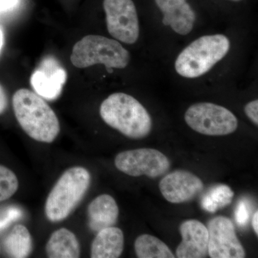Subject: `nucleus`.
<instances>
[{
  "label": "nucleus",
  "instance_id": "c85d7f7f",
  "mask_svg": "<svg viewBox=\"0 0 258 258\" xmlns=\"http://www.w3.org/2000/svg\"><path fill=\"white\" fill-rule=\"evenodd\" d=\"M0 251H1V247H0Z\"/></svg>",
  "mask_w": 258,
  "mask_h": 258
},
{
  "label": "nucleus",
  "instance_id": "4468645a",
  "mask_svg": "<svg viewBox=\"0 0 258 258\" xmlns=\"http://www.w3.org/2000/svg\"><path fill=\"white\" fill-rule=\"evenodd\" d=\"M118 207L111 195H101L93 200L88 208V226L93 232L113 227L118 220Z\"/></svg>",
  "mask_w": 258,
  "mask_h": 258
},
{
  "label": "nucleus",
  "instance_id": "a878e982",
  "mask_svg": "<svg viewBox=\"0 0 258 258\" xmlns=\"http://www.w3.org/2000/svg\"><path fill=\"white\" fill-rule=\"evenodd\" d=\"M252 227L256 235H258V212L256 211L253 217H252Z\"/></svg>",
  "mask_w": 258,
  "mask_h": 258
},
{
  "label": "nucleus",
  "instance_id": "9d476101",
  "mask_svg": "<svg viewBox=\"0 0 258 258\" xmlns=\"http://www.w3.org/2000/svg\"><path fill=\"white\" fill-rule=\"evenodd\" d=\"M66 80L67 73L58 61L47 57L32 74L30 83L37 95L52 101L60 96Z\"/></svg>",
  "mask_w": 258,
  "mask_h": 258
},
{
  "label": "nucleus",
  "instance_id": "f257e3e1",
  "mask_svg": "<svg viewBox=\"0 0 258 258\" xmlns=\"http://www.w3.org/2000/svg\"><path fill=\"white\" fill-rule=\"evenodd\" d=\"M14 113L19 124L29 137L44 143H52L60 133L55 111L41 96L22 88L13 98Z\"/></svg>",
  "mask_w": 258,
  "mask_h": 258
},
{
  "label": "nucleus",
  "instance_id": "4be33fe9",
  "mask_svg": "<svg viewBox=\"0 0 258 258\" xmlns=\"http://www.w3.org/2000/svg\"><path fill=\"white\" fill-rule=\"evenodd\" d=\"M249 217L250 215L247 203L244 200H241L235 210V220L237 223L240 227H244L248 222Z\"/></svg>",
  "mask_w": 258,
  "mask_h": 258
},
{
  "label": "nucleus",
  "instance_id": "f03ea898",
  "mask_svg": "<svg viewBox=\"0 0 258 258\" xmlns=\"http://www.w3.org/2000/svg\"><path fill=\"white\" fill-rule=\"evenodd\" d=\"M100 115L107 125L130 139H144L152 132L149 112L138 100L126 93L110 95L102 102Z\"/></svg>",
  "mask_w": 258,
  "mask_h": 258
},
{
  "label": "nucleus",
  "instance_id": "20e7f679",
  "mask_svg": "<svg viewBox=\"0 0 258 258\" xmlns=\"http://www.w3.org/2000/svg\"><path fill=\"white\" fill-rule=\"evenodd\" d=\"M91 179L89 171L82 166L64 171L47 197L45 206L47 218L52 222L67 218L84 198Z\"/></svg>",
  "mask_w": 258,
  "mask_h": 258
},
{
  "label": "nucleus",
  "instance_id": "f8f14e48",
  "mask_svg": "<svg viewBox=\"0 0 258 258\" xmlns=\"http://www.w3.org/2000/svg\"><path fill=\"white\" fill-rule=\"evenodd\" d=\"M182 240L176 250L179 258H203L208 254V230L201 222L189 220L179 227Z\"/></svg>",
  "mask_w": 258,
  "mask_h": 258
},
{
  "label": "nucleus",
  "instance_id": "0eeeda50",
  "mask_svg": "<svg viewBox=\"0 0 258 258\" xmlns=\"http://www.w3.org/2000/svg\"><path fill=\"white\" fill-rule=\"evenodd\" d=\"M108 31L118 41L133 45L140 34L137 8L132 0H104Z\"/></svg>",
  "mask_w": 258,
  "mask_h": 258
},
{
  "label": "nucleus",
  "instance_id": "5701e85b",
  "mask_svg": "<svg viewBox=\"0 0 258 258\" xmlns=\"http://www.w3.org/2000/svg\"><path fill=\"white\" fill-rule=\"evenodd\" d=\"M244 113L254 125H258V101L254 100L244 106Z\"/></svg>",
  "mask_w": 258,
  "mask_h": 258
},
{
  "label": "nucleus",
  "instance_id": "7ed1b4c3",
  "mask_svg": "<svg viewBox=\"0 0 258 258\" xmlns=\"http://www.w3.org/2000/svg\"><path fill=\"white\" fill-rule=\"evenodd\" d=\"M230 40L222 34L204 35L181 51L174 62L180 76L193 79L208 73L228 53Z\"/></svg>",
  "mask_w": 258,
  "mask_h": 258
},
{
  "label": "nucleus",
  "instance_id": "aec40b11",
  "mask_svg": "<svg viewBox=\"0 0 258 258\" xmlns=\"http://www.w3.org/2000/svg\"><path fill=\"white\" fill-rule=\"evenodd\" d=\"M18 187V179L15 173L9 168L0 165V203L12 198Z\"/></svg>",
  "mask_w": 258,
  "mask_h": 258
},
{
  "label": "nucleus",
  "instance_id": "412c9836",
  "mask_svg": "<svg viewBox=\"0 0 258 258\" xmlns=\"http://www.w3.org/2000/svg\"><path fill=\"white\" fill-rule=\"evenodd\" d=\"M21 210L15 207H8L0 211V231L6 228L10 223L22 217Z\"/></svg>",
  "mask_w": 258,
  "mask_h": 258
},
{
  "label": "nucleus",
  "instance_id": "393cba45",
  "mask_svg": "<svg viewBox=\"0 0 258 258\" xmlns=\"http://www.w3.org/2000/svg\"><path fill=\"white\" fill-rule=\"evenodd\" d=\"M8 105V96H7L4 88L0 85V115L4 113Z\"/></svg>",
  "mask_w": 258,
  "mask_h": 258
},
{
  "label": "nucleus",
  "instance_id": "2eb2a0df",
  "mask_svg": "<svg viewBox=\"0 0 258 258\" xmlns=\"http://www.w3.org/2000/svg\"><path fill=\"white\" fill-rule=\"evenodd\" d=\"M124 246V237L120 229L106 227L98 232L91 244L92 258H117L121 255Z\"/></svg>",
  "mask_w": 258,
  "mask_h": 258
},
{
  "label": "nucleus",
  "instance_id": "dca6fc26",
  "mask_svg": "<svg viewBox=\"0 0 258 258\" xmlns=\"http://www.w3.org/2000/svg\"><path fill=\"white\" fill-rule=\"evenodd\" d=\"M46 252L50 258H78L81 256V246L74 232L60 228L51 235Z\"/></svg>",
  "mask_w": 258,
  "mask_h": 258
},
{
  "label": "nucleus",
  "instance_id": "ddd939ff",
  "mask_svg": "<svg viewBox=\"0 0 258 258\" xmlns=\"http://www.w3.org/2000/svg\"><path fill=\"white\" fill-rule=\"evenodd\" d=\"M163 14L162 23L179 35H189L196 21V14L186 0H155Z\"/></svg>",
  "mask_w": 258,
  "mask_h": 258
},
{
  "label": "nucleus",
  "instance_id": "bb28decb",
  "mask_svg": "<svg viewBox=\"0 0 258 258\" xmlns=\"http://www.w3.org/2000/svg\"><path fill=\"white\" fill-rule=\"evenodd\" d=\"M3 41H4V35H3V30L0 28V52H1L2 47H3Z\"/></svg>",
  "mask_w": 258,
  "mask_h": 258
},
{
  "label": "nucleus",
  "instance_id": "6ab92c4d",
  "mask_svg": "<svg viewBox=\"0 0 258 258\" xmlns=\"http://www.w3.org/2000/svg\"><path fill=\"white\" fill-rule=\"evenodd\" d=\"M234 192L230 186L220 184L212 187L202 200V208L209 212L214 213L232 203Z\"/></svg>",
  "mask_w": 258,
  "mask_h": 258
},
{
  "label": "nucleus",
  "instance_id": "1a4fd4ad",
  "mask_svg": "<svg viewBox=\"0 0 258 258\" xmlns=\"http://www.w3.org/2000/svg\"><path fill=\"white\" fill-rule=\"evenodd\" d=\"M208 254L212 258H243L245 251L233 223L224 216L214 217L208 225Z\"/></svg>",
  "mask_w": 258,
  "mask_h": 258
},
{
  "label": "nucleus",
  "instance_id": "f3484780",
  "mask_svg": "<svg viewBox=\"0 0 258 258\" xmlns=\"http://www.w3.org/2000/svg\"><path fill=\"white\" fill-rule=\"evenodd\" d=\"M4 248L10 257H28L32 251V236L23 225L15 226L4 240Z\"/></svg>",
  "mask_w": 258,
  "mask_h": 258
},
{
  "label": "nucleus",
  "instance_id": "6e6552de",
  "mask_svg": "<svg viewBox=\"0 0 258 258\" xmlns=\"http://www.w3.org/2000/svg\"><path fill=\"white\" fill-rule=\"evenodd\" d=\"M115 166L128 176L157 178L169 171L170 161L159 151L144 148L119 153L115 157Z\"/></svg>",
  "mask_w": 258,
  "mask_h": 258
},
{
  "label": "nucleus",
  "instance_id": "39448f33",
  "mask_svg": "<svg viewBox=\"0 0 258 258\" xmlns=\"http://www.w3.org/2000/svg\"><path fill=\"white\" fill-rule=\"evenodd\" d=\"M130 59L128 51L118 40L96 35H87L76 42L71 56V62L79 69L103 64L108 69H123Z\"/></svg>",
  "mask_w": 258,
  "mask_h": 258
},
{
  "label": "nucleus",
  "instance_id": "cd10ccee",
  "mask_svg": "<svg viewBox=\"0 0 258 258\" xmlns=\"http://www.w3.org/2000/svg\"><path fill=\"white\" fill-rule=\"evenodd\" d=\"M231 1H234V2H240V1H242V0H231Z\"/></svg>",
  "mask_w": 258,
  "mask_h": 258
},
{
  "label": "nucleus",
  "instance_id": "a211bd4d",
  "mask_svg": "<svg viewBox=\"0 0 258 258\" xmlns=\"http://www.w3.org/2000/svg\"><path fill=\"white\" fill-rule=\"evenodd\" d=\"M136 254L139 258H174L171 249L164 242L154 236L142 235L134 243Z\"/></svg>",
  "mask_w": 258,
  "mask_h": 258
},
{
  "label": "nucleus",
  "instance_id": "b1692460",
  "mask_svg": "<svg viewBox=\"0 0 258 258\" xmlns=\"http://www.w3.org/2000/svg\"><path fill=\"white\" fill-rule=\"evenodd\" d=\"M20 0H0V13L14 10L20 4Z\"/></svg>",
  "mask_w": 258,
  "mask_h": 258
},
{
  "label": "nucleus",
  "instance_id": "423d86ee",
  "mask_svg": "<svg viewBox=\"0 0 258 258\" xmlns=\"http://www.w3.org/2000/svg\"><path fill=\"white\" fill-rule=\"evenodd\" d=\"M184 120L190 128L203 135H229L238 127L237 117L230 110L215 103H195L185 112Z\"/></svg>",
  "mask_w": 258,
  "mask_h": 258
},
{
  "label": "nucleus",
  "instance_id": "9b49d317",
  "mask_svg": "<svg viewBox=\"0 0 258 258\" xmlns=\"http://www.w3.org/2000/svg\"><path fill=\"white\" fill-rule=\"evenodd\" d=\"M203 181L188 171L176 170L166 174L159 183L161 195L174 204L187 203L203 191Z\"/></svg>",
  "mask_w": 258,
  "mask_h": 258
}]
</instances>
